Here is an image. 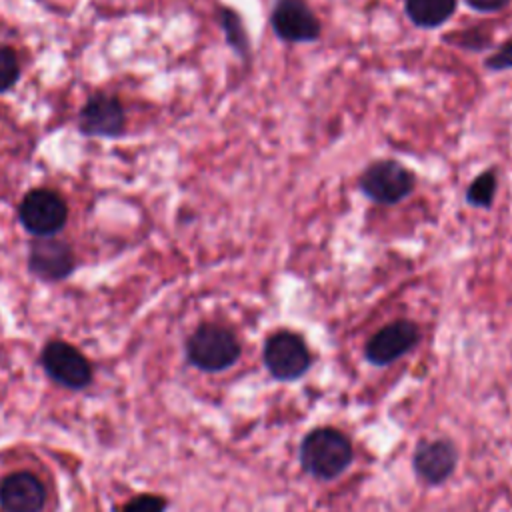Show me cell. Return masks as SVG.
I'll return each instance as SVG.
<instances>
[{
    "instance_id": "cell-1",
    "label": "cell",
    "mask_w": 512,
    "mask_h": 512,
    "mask_svg": "<svg viewBox=\"0 0 512 512\" xmlns=\"http://www.w3.org/2000/svg\"><path fill=\"white\" fill-rule=\"evenodd\" d=\"M302 468L320 480H332L340 476L352 462L354 450L350 438L332 426H320L310 430L300 444Z\"/></svg>"
},
{
    "instance_id": "cell-2",
    "label": "cell",
    "mask_w": 512,
    "mask_h": 512,
    "mask_svg": "<svg viewBox=\"0 0 512 512\" xmlns=\"http://www.w3.org/2000/svg\"><path fill=\"white\" fill-rule=\"evenodd\" d=\"M188 360L204 372H222L240 358L236 334L220 324H200L186 340Z\"/></svg>"
},
{
    "instance_id": "cell-3",
    "label": "cell",
    "mask_w": 512,
    "mask_h": 512,
    "mask_svg": "<svg viewBox=\"0 0 512 512\" xmlns=\"http://www.w3.org/2000/svg\"><path fill=\"white\" fill-rule=\"evenodd\" d=\"M364 196L376 204H398L414 190V174L396 160H374L358 176Z\"/></svg>"
},
{
    "instance_id": "cell-4",
    "label": "cell",
    "mask_w": 512,
    "mask_h": 512,
    "mask_svg": "<svg viewBox=\"0 0 512 512\" xmlns=\"http://www.w3.org/2000/svg\"><path fill=\"white\" fill-rule=\"evenodd\" d=\"M262 360L276 380L290 382L308 372L312 354L300 334L292 330H278L264 342Z\"/></svg>"
},
{
    "instance_id": "cell-5",
    "label": "cell",
    "mask_w": 512,
    "mask_h": 512,
    "mask_svg": "<svg viewBox=\"0 0 512 512\" xmlns=\"http://www.w3.org/2000/svg\"><path fill=\"white\" fill-rule=\"evenodd\" d=\"M68 218V206L64 198L48 188H36L26 192L18 206L20 224L36 238L54 236L64 228Z\"/></svg>"
},
{
    "instance_id": "cell-6",
    "label": "cell",
    "mask_w": 512,
    "mask_h": 512,
    "mask_svg": "<svg viewBox=\"0 0 512 512\" xmlns=\"http://www.w3.org/2000/svg\"><path fill=\"white\" fill-rule=\"evenodd\" d=\"M270 24L274 34L292 44L318 40L322 26L306 0H276Z\"/></svg>"
},
{
    "instance_id": "cell-7",
    "label": "cell",
    "mask_w": 512,
    "mask_h": 512,
    "mask_svg": "<svg viewBox=\"0 0 512 512\" xmlns=\"http://www.w3.org/2000/svg\"><path fill=\"white\" fill-rule=\"evenodd\" d=\"M420 340V328L412 320H394L382 326L366 342V360L374 366H388L408 354Z\"/></svg>"
},
{
    "instance_id": "cell-8",
    "label": "cell",
    "mask_w": 512,
    "mask_h": 512,
    "mask_svg": "<svg viewBox=\"0 0 512 512\" xmlns=\"http://www.w3.org/2000/svg\"><path fill=\"white\" fill-rule=\"evenodd\" d=\"M78 126L86 136L114 138L124 132V108L112 94H92L78 114Z\"/></svg>"
},
{
    "instance_id": "cell-9",
    "label": "cell",
    "mask_w": 512,
    "mask_h": 512,
    "mask_svg": "<svg viewBox=\"0 0 512 512\" xmlns=\"http://www.w3.org/2000/svg\"><path fill=\"white\" fill-rule=\"evenodd\" d=\"M44 370L52 380L66 388H84L92 378L88 360L66 342H50L42 352Z\"/></svg>"
},
{
    "instance_id": "cell-10",
    "label": "cell",
    "mask_w": 512,
    "mask_h": 512,
    "mask_svg": "<svg viewBox=\"0 0 512 512\" xmlns=\"http://www.w3.org/2000/svg\"><path fill=\"white\" fill-rule=\"evenodd\" d=\"M76 266L70 244L52 236L36 238L28 250V268L42 280H64Z\"/></svg>"
},
{
    "instance_id": "cell-11",
    "label": "cell",
    "mask_w": 512,
    "mask_h": 512,
    "mask_svg": "<svg viewBox=\"0 0 512 512\" xmlns=\"http://www.w3.org/2000/svg\"><path fill=\"white\" fill-rule=\"evenodd\" d=\"M456 468V448L444 438L420 442L414 452V470L426 484H442Z\"/></svg>"
},
{
    "instance_id": "cell-12",
    "label": "cell",
    "mask_w": 512,
    "mask_h": 512,
    "mask_svg": "<svg viewBox=\"0 0 512 512\" xmlns=\"http://www.w3.org/2000/svg\"><path fill=\"white\" fill-rule=\"evenodd\" d=\"M0 506L4 512H40L44 506V486L30 472H16L0 484Z\"/></svg>"
},
{
    "instance_id": "cell-13",
    "label": "cell",
    "mask_w": 512,
    "mask_h": 512,
    "mask_svg": "<svg viewBox=\"0 0 512 512\" xmlns=\"http://www.w3.org/2000/svg\"><path fill=\"white\" fill-rule=\"evenodd\" d=\"M406 16L420 28H438L456 12V0H404Z\"/></svg>"
},
{
    "instance_id": "cell-14",
    "label": "cell",
    "mask_w": 512,
    "mask_h": 512,
    "mask_svg": "<svg viewBox=\"0 0 512 512\" xmlns=\"http://www.w3.org/2000/svg\"><path fill=\"white\" fill-rule=\"evenodd\" d=\"M218 22L224 30L228 46L242 58L250 56V38H248V32L244 28V22H242L240 14L234 8L220 6L218 8Z\"/></svg>"
},
{
    "instance_id": "cell-15",
    "label": "cell",
    "mask_w": 512,
    "mask_h": 512,
    "mask_svg": "<svg viewBox=\"0 0 512 512\" xmlns=\"http://www.w3.org/2000/svg\"><path fill=\"white\" fill-rule=\"evenodd\" d=\"M498 190V176L494 170L480 172L466 188V204L474 208H490Z\"/></svg>"
},
{
    "instance_id": "cell-16",
    "label": "cell",
    "mask_w": 512,
    "mask_h": 512,
    "mask_svg": "<svg viewBox=\"0 0 512 512\" xmlns=\"http://www.w3.org/2000/svg\"><path fill=\"white\" fill-rule=\"evenodd\" d=\"M20 76V64L16 52L8 46H0V92H6L16 84Z\"/></svg>"
},
{
    "instance_id": "cell-17",
    "label": "cell",
    "mask_w": 512,
    "mask_h": 512,
    "mask_svg": "<svg viewBox=\"0 0 512 512\" xmlns=\"http://www.w3.org/2000/svg\"><path fill=\"white\" fill-rule=\"evenodd\" d=\"M166 500L156 494H140L124 504L122 512H164Z\"/></svg>"
},
{
    "instance_id": "cell-18",
    "label": "cell",
    "mask_w": 512,
    "mask_h": 512,
    "mask_svg": "<svg viewBox=\"0 0 512 512\" xmlns=\"http://www.w3.org/2000/svg\"><path fill=\"white\" fill-rule=\"evenodd\" d=\"M484 66L494 72L512 70V38L508 42H504L492 56H488Z\"/></svg>"
},
{
    "instance_id": "cell-19",
    "label": "cell",
    "mask_w": 512,
    "mask_h": 512,
    "mask_svg": "<svg viewBox=\"0 0 512 512\" xmlns=\"http://www.w3.org/2000/svg\"><path fill=\"white\" fill-rule=\"evenodd\" d=\"M464 2L468 4V8L476 12H498L506 8L512 0H464Z\"/></svg>"
}]
</instances>
